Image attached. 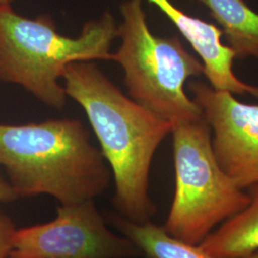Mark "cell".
Listing matches in <instances>:
<instances>
[{
  "instance_id": "ba28073f",
  "label": "cell",
  "mask_w": 258,
  "mask_h": 258,
  "mask_svg": "<svg viewBox=\"0 0 258 258\" xmlns=\"http://www.w3.org/2000/svg\"><path fill=\"white\" fill-rule=\"evenodd\" d=\"M155 5L175 26L201 58L204 75L211 86L231 94H250L258 98V86L242 82L233 72L235 59L231 48L222 41L220 28L194 18L179 9L170 0H148Z\"/></svg>"
},
{
  "instance_id": "7a4b0ae2",
  "label": "cell",
  "mask_w": 258,
  "mask_h": 258,
  "mask_svg": "<svg viewBox=\"0 0 258 258\" xmlns=\"http://www.w3.org/2000/svg\"><path fill=\"white\" fill-rule=\"evenodd\" d=\"M0 166L19 197L46 194L60 205L101 196L111 173L81 120L0 124Z\"/></svg>"
},
{
  "instance_id": "6da1fadb",
  "label": "cell",
  "mask_w": 258,
  "mask_h": 258,
  "mask_svg": "<svg viewBox=\"0 0 258 258\" xmlns=\"http://www.w3.org/2000/svg\"><path fill=\"white\" fill-rule=\"evenodd\" d=\"M62 80L67 97L83 107L110 166L120 216L150 221L156 211L148 194L150 166L171 123L125 96L93 61L68 65Z\"/></svg>"
},
{
  "instance_id": "5bb4252c",
  "label": "cell",
  "mask_w": 258,
  "mask_h": 258,
  "mask_svg": "<svg viewBox=\"0 0 258 258\" xmlns=\"http://www.w3.org/2000/svg\"><path fill=\"white\" fill-rule=\"evenodd\" d=\"M14 1L16 0H0V6H5V5H11Z\"/></svg>"
},
{
  "instance_id": "30bf717a",
  "label": "cell",
  "mask_w": 258,
  "mask_h": 258,
  "mask_svg": "<svg viewBox=\"0 0 258 258\" xmlns=\"http://www.w3.org/2000/svg\"><path fill=\"white\" fill-rule=\"evenodd\" d=\"M220 26L235 59L258 60V13L244 0H198Z\"/></svg>"
},
{
  "instance_id": "277c9868",
  "label": "cell",
  "mask_w": 258,
  "mask_h": 258,
  "mask_svg": "<svg viewBox=\"0 0 258 258\" xmlns=\"http://www.w3.org/2000/svg\"><path fill=\"white\" fill-rule=\"evenodd\" d=\"M120 45L111 60L120 64L129 98L173 125L203 116L184 92V83L204 74L201 60L184 48L178 37H157L149 30L142 0L120 7Z\"/></svg>"
},
{
  "instance_id": "52a82bcc",
  "label": "cell",
  "mask_w": 258,
  "mask_h": 258,
  "mask_svg": "<svg viewBox=\"0 0 258 258\" xmlns=\"http://www.w3.org/2000/svg\"><path fill=\"white\" fill-rule=\"evenodd\" d=\"M189 89L213 133L212 150L224 172L242 189L258 184V104L200 82Z\"/></svg>"
},
{
  "instance_id": "4fadbf2b",
  "label": "cell",
  "mask_w": 258,
  "mask_h": 258,
  "mask_svg": "<svg viewBox=\"0 0 258 258\" xmlns=\"http://www.w3.org/2000/svg\"><path fill=\"white\" fill-rule=\"evenodd\" d=\"M18 198L19 196L13 186L0 174V202H11Z\"/></svg>"
},
{
  "instance_id": "8992f818",
  "label": "cell",
  "mask_w": 258,
  "mask_h": 258,
  "mask_svg": "<svg viewBox=\"0 0 258 258\" xmlns=\"http://www.w3.org/2000/svg\"><path fill=\"white\" fill-rule=\"evenodd\" d=\"M138 248L106 227L94 200L60 205L52 221L16 231L9 258H134Z\"/></svg>"
},
{
  "instance_id": "3957f363",
  "label": "cell",
  "mask_w": 258,
  "mask_h": 258,
  "mask_svg": "<svg viewBox=\"0 0 258 258\" xmlns=\"http://www.w3.org/2000/svg\"><path fill=\"white\" fill-rule=\"evenodd\" d=\"M116 37L118 26L109 13L70 37L56 31L49 16L29 19L11 5L0 6V82L19 84L42 103L62 109L67 95L59 80L66 67L77 61L111 60Z\"/></svg>"
},
{
  "instance_id": "9a60e30c",
  "label": "cell",
  "mask_w": 258,
  "mask_h": 258,
  "mask_svg": "<svg viewBox=\"0 0 258 258\" xmlns=\"http://www.w3.org/2000/svg\"><path fill=\"white\" fill-rule=\"evenodd\" d=\"M246 258H258V251L254 252V253H252V254H250V255L247 256Z\"/></svg>"
},
{
  "instance_id": "9c48e42d",
  "label": "cell",
  "mask_w": 258,
  "mask_h": 258,
  "mask_svg": "<svg viewBox=\"0 0 258 258\" xmlns=\"http://www.w3.org/2000/svg\"><path fill=\"white\" fill-rule=\"evenodd\" d=\"M250 200L199 244L216 258H246L258 251V184L249 187Z\"/></svg>"
},
{
  "instance_id": "8fae6325",
  "label": "cell",
  "mask_w": 258,
  "mask_h": 258,
  "mask_svg": "<svg viewBox=\"0 0 258 258\" xmlns=\"http://www.w3.org/2000/svg\"><path fill=\"white\" fill-rule=\"evenodd\" d=\"M114 223L147 258H216L199 245L177 239L150 221L138 223L119 216Z\"/></svg>"
},
{
  "instance_id": "5b68a950",
  "label": "cell",
  "mask_w": 258,
  "mask_h": 258,
  "mask_svg": "<svg viewBox=\"0 0 258 258\" xmlns=\"http://www.w3.org/2000/svg\"><path fill=\"white\" fill-rule=\"evenodd\" d=\"M175 194L164 230L199 245L219 224L242 211L250 200L217 163L212 131L201 116L172 125Z\"/></svg>"
},
{
  "instance_id": "7c38bea8",
  "label": "cell",
  "mask_w": 258,
  "mask_h": 258,
  "mask_svg": "<svg viewBox=\"0 0 258 258\" xmlns=\"http://www.w3.org/2000/svg\"><path fill=\"white\" fill-rule=\"evenodd\" d=\"M16 231L13 221L0 212V258H9Z\"/></svg>"
}]
</instances>
